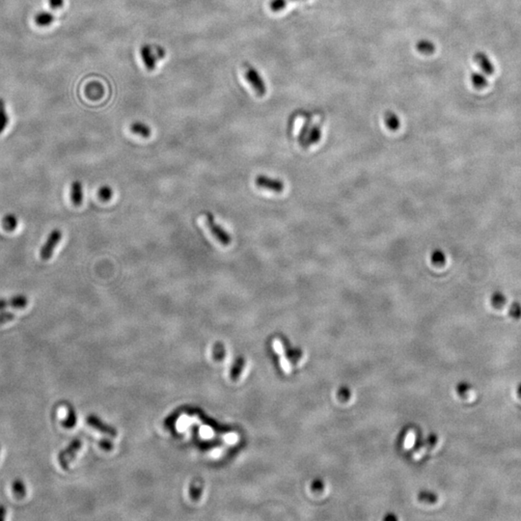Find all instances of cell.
Returning a JSON list of instances; mask_svg holds the SVG:
<instances>
[{"instance_id":"cell-18","label":"cell","mask_w":521,"mask_h":521,"mask_svg":"<svg viewBox=\"0 0 521 521\" xmlns=\"http://www.w3.org/2000/svg\"><path fill=\"white\" fill-rule=\"evenodd\" d=\"M76 424V414L74 409L71 406L68 407V413L67 417L62 421V426L65 429H71Z\"/></svg>"},{"instance_id":"cell-20","label":"cell","mask_w":521,"mask_h":521,"mask_svg":"<svg viewBox=\"0 0 521 521\" xmlns=\"http://www.w3.org/2000/svg\"><path fill=\"white\" fill-rule=\"evenodd\" d=\"M431 260L432 262L434 264V265H437V266H441L445 263L446 261V257H445V254L439 250V249H436L434 250L433 253H432V256H431Z\"/></svg>"},{"instance_id":"cell-27","label":"cell","mask_w":521,"mask_h":521,"mask_svg":"<svg viewBox=\"0 0 521 521\" xmlns=\"http://www.w3.org/2000/svg\"><path fill=\"white\" fill-rule=\"evenodd\" d=\"M310 128H311V126H310V122H307V123L303 126L302 130L300 131V134H299V142H300L301 145L304 143V141H305V139H306V137H307V135H308V132H309V130H310Z\"/></svg>"},{"instance_id":"cell-22","label":"cell","mask_w":521,"mask_h":521,"mask_svg":"<svg viewBox=\"0 0 521 521\" xmlns=\"http://www.w3.org/2000/svg\"><path fill=\"white\" fill-rule=\"evenodd\" d=\"M113 195V191H112V189L108 186H103L99 189V191H98V196L99 198L104 201V202H106V201H109Z\"/></svg>"},{"instance_id":"cell-3","label":"cell","mask_w":521,"mask_h":521,"mask_svg":"<svg viewBox=\"0 0 521 521\" xmlns=\"http://www.w3.org/2000/svg\"><path fill=\"white\" fill-rule=\"evenodd\" d=\"M205 222H206V225L208 228V230L213 235V237L222 245H229L231 243L232 239H231L230 235L220 225H218L215 222L214 217L210 212H206L205 213Z\"/></svg>"},{"instance_id":"cell-17","label":"cell","mask_w":521,"mask_h":521,"mask_svg":"<svg viewBox=\"0 0 521 521\" xmlns=\"http://www.w3.org/2000/svg\"><path fill=\"white\" fill-rule=\"evenodd\" d=\"M384 121H385V125L387 126V128L389 130H399V120L398 116L395 113H393L391 111L386 112L385 117H384Z\"/></svg>"},{"instance_id":"cell-24","label":"cell","mask_w":521,"mask_h":521,"mask_svg":"<svg viewBox=\"0 0 521 521\" xmlns=\"http://www.w3.org/2000/svg\"><path fill=\"white\" fill-rule=\"evenodd\" d=\"M290 1H295V0H272L270 3H269V7L271 9V11L273 12H279L281 10H283Z\"/></svg>"},{"instance_id":"cell-9","label":"cell","mask_w":521,"mask_h":521,"mask_svg":"<svg viewBox=\"0 0 521 521\" xmlns=\"http://www.w3.org/2000/svg\"><path fill=\"white\" fill-rule=\"evenodd\" d=\"M70 199L74 206H80V204L82 203V200H83L82 185L79 181H74L71 185Z\"/></svg>"},{"instance_id":"cell-13","label":"cell","mask_w":521,"mask_h":521,"mask_svg":"<svg viewBox=\"0 0 521 521\" xmlns=\"http://www.w3.org/2000/svg\"><path fill=\"white\" fill-rule=\"evenodd\" d=\"M17 224H18L17 217L13 213L6 214L2 219V226L8 232L15 231L17 227Z\"/></svg>"},{"instance_id":"cell-5","label":"cell","mask_w":521,"mask_h":521,"mask_svg":"<svg viewBox=\"0 0 521 521\" xmlns=\"http://www.w3.org/2000/svg\"><path fill=\"white\" fill-rule=\"evenodd\" d=\"M80 447H81V441L80 439L76 438V439H73L67 448L59 453L58 462L64 470H68L69 463L74 458V456L77 454Z\"/></svg>"},{"instance_id":"cell-19","label":"cell","mask_w":521,"mask_h":521,"mask_svg":"<svg viewBox=\"0 0 521 521\" xmlns=\"http://www.w3.org/2000/svg\"><path fill=\"white\" fill-rule=\"evenodd\" d=\"M9 125V116L5 109V103L3 99H0V133H2Z\"/></svg>"},{"instance_id":"cell-23","label":"cell","mask_w":521,"mask_h":521,"mask_svg":"<svg viewBox=\"0 0 521 521\" xmlns=\"http://www.w3.org/2000/svg\"><path fill=\"white\" fill-rule=\"evenodd\" d=\"M491 302L495 308H501L505 305L506 296L502 293H495L491 297Z\"/></svg>"},{"instance_id":"cell-11","label":"cell","mask_w":521,"mask_h":521,"mask_svg":"<svg viewBox=\"0 0 521 521\" xmlns=\"http://www.w3.org/2000/svg\"><path fill=\"white\" fill-rule=\"evenodd\" d=\"M416 50L422 54L431 55L435 52V46L429 40H421L416 44Z\"/></svg>"},{"instance_id":"cell-21","label":"cell","mask_w":521,"mask_h":521,"mask_svg":"<svg viewBox=\"0 0 521 521\" xmlns=\"http://www.w3.org/2000/svg\"><path fill=\"white\" fill-rule=\"evenodd\" d=\"M274 348H275V350L281 355V358H282V359H281V365H282V368L284 369L285 372L290 373V372H291V365H290V363L288 362V360L285 359V357H284V355H283L282 345H281L279 342H275V344H274Z\"/></svg>"},{"instance_id":"cell-26","label":"cell","mask_w":521,"mask_h":521,"mask_svg":"<svg viewBox=\"0 0 521 521\" xmlns=\"http://www.w3.org/2000/svg\"><path fill=\"white\" fill-rule=\"evenodd\" d=\"M414 442H415V434L412 432H409L406 434V437L404 439V444H403L404 449L412 448L414 445Z\"/></svg>"},{"instance_id":"cell-28","label":"cell","mask_w":521,"mask_h":521,"mask_svg":"<svg viewBox=\"0 0 521 521\" xmlns=\"http://www.w3.org/2000/svg\"><path fill=\"white\" fill-rule=\"evenodd\" d=\"M510 314L512 317L514 318H521V306L519 303H514L513 306L511 307V311H510Z\"/></svg>"},{"instance_id":"cell-7","label":"cell","mask_w":521,"mask_h":521,"mask_svg":"<svg viewBox=\"0 0 521 521\" xmlns=\"http://www.w3.org/2000/svg\"><path fill=\"white\" fill-rule=\"evenodd\" d=\"M28 304V298L26 295H14L9 299L0 298V311L4 310L8 307L14 308V309H23Z\"/></svg>"},{"instance_id":"cell-8","label":"cell","mask_w":521,"mask_h":521,"mask_svg":"<svg viewBox=\"0 0 521 521\" xmlns=\"http://www.w3.org/2000/svg\"><path fill=\"white\" fill-rule=\"evenodd\" d=\"M474 60L476 61V63H477L478 65L480 66V68L482 69V70H483L486 74L490 75V74H492V73L494 72L495 69H494V67L492 65L491 61L489 60L488 56H487L486 53H484V52H477V53L474 55Z\"/></svg>"},{"instance_id":"cell-15","label":"cell","mask_w":521,"mask_h":521,"mask_svg":"<svg viewBox=\"0 0 521 521\" xmlns=\"http://www.w3.org/2000/svg\"><path fill=\"white\" fill-rule=\"evenodd\" d=\"M471 82L473 84V86L477 89H484L485 87L487 86L488 82H487V79L486 77L485 74L481 73V72H473L472 75H471Z\"/></svg>"},{"instance_id":"cell-29","label":"cell","mask_w":521,"mask_h":521,"mask_svg":"<svg viewBox=\"0 0 521 521\" xmlns=\"http://www.w3.org/2000/svg\"><path fill=\"white\" fill-rule=\"evenodd\" d=\"M63 3H64V0H50L51 7L52 9H57V8L62 7Z\"/></svg>"},{"instance_id":"cell-1","label":"cell","mask_w":521,"mask_h":521,"mask_svg":"<svg viewBox=\"0 0 521 521\" xmlns=\"http://www.w3.org/2000/svg\"><path fill=\"white\" fill-rule=\"evenodd\" d=\"M140 53L142 61L148 70H154L156 67V62L160 59H163L165 55V52L163 49L147 45L141 48Z\"/></svg>"},{"instance_id":"cell-31","label":"cell","mask_w":521,"mask_h":521,"mask_svg":"<svg viewBox=\"0 0 521 521\" xmlns=\"http://www.w3.org/2000/svg\"><path fill=\"white\" fill-rule=\"evenodd\" d=\"M0 449H1V447H0Z\"/></svg>"},{"instance_id":"cell-6","label":"cell","mask_w":521,"mask_h":521,"mask_svg":"<svg viewBox=\"0 0 521 521\" xmlns=\"http://www.w3.org/2000/svg\"><path fill=\"white\" fill-rule=\"evenodd\" d=\"M257 187L261 188V189H265L267 191H273V192H276V193H279V192H282L283 190H284V184L281 180H277V179H272V178H269V177H266V176H263V175H260L256 178V181H255Z\"/></svg>"},{"instance_id":"cell-2","label":"cell","mask_w":521,"mask_h":521,"mask_svg":"<svg viewBox=\"0 0 521 521\" xmlns=\"http://www.w3.org/2000/svg\"><path fill=\"white\" fill-rule=\"evenodd\" d=\"M244 77L246 81L252 86L253 90L260 97H262L266 93V86L259 73V71L252 66L245 64L244 65Z\"/></svg>"},{"instance_id":"cell-10","label":"cell","mask_w":521,"mask_h":521,"mask_svg":"<svg viewBox=\"0 0 521 521\" xmlns=\"http://www.w3.org/2000/svg\"><path fill=\"white\" fill-rule=\"evenodd\" d=\"M321 137H322L321 128L319 126H313V127L310 128L308 135H307L304 143L302 144V146L303 147H308V146H311L313 144H316L317 142L320 141Z\"/></svg>"},{"instance_id":"cell-16","label":"cell","mask_w":521,"mask_h":521,"mask_svg":"<svg viewBox=\"0 0 521 521\" xmlns=\"http://www.w3.org/2000/svg\"><path fill=\"white\" fill-rule=\"evenodd\" d=\"M53 20H54V17L52 16V14L48 13V12H42V13L38 14L36 16V17H35V22L39 26H48Z\"/></svg>"},{"instance_id":"cell-30","label":"cell","mask_w":521,"mask_h":521,"mask_svg":"<svg viewBox=\"0 0 521 521\" xmlns=\"http://www.w3.org/2000/svg\"><path fill=\"white\" fill-rule=\"evenodd\" d=\"M6 508L3 505H0V521H4L6 517Z\"/></svg>"},{"instance_id":"cell-25","label":"cell","mask_w":521,"mask_h":521,"mask_svg":"<svg viewBox=\"0 0 521 521\" xmlns=\"http://www.w3.org/2000/svg\"><path fill=\"white\" fill-rule=\"evenodd\" d=\"M15 319V315L14 313H11V312H7V311H3V312H0V326L8 323V322H11Z\"/></svg>"},{"instance_id":"cell-12","label":"cell","mask_w":521,"mask_h":521,"mask_svg":"<svg viewBox=\"0 0 521 521\" xmlns=\"http://www.w3.org/2000/svg\"><path fill=\"white\" fill-rule=\"evenodd\" d=\"M130 130L131 132L138 134L144 138H148L151 136V129L148 125L141 123V122H134L130 126Z\"/></svg>"},{"instance_id":"cell-4","label":"cell","mask_w":521,"mask_h":521,"mask_svg":"<svg viewBox=\"0 0 521 521\" xmlns=\"http://www.w3.org/2000/svg\"><path fill=\"white\" fill-rule=\"evenodd\" d=\"M61 239H62V232L59 229L53 230L49 235V238L46 241V243L43 245V247L41 249V252H40V256H41L42 260H48L51 259V257L52 256V254L54 252V249L58 245V243L61 241Z\"/></svg>"},{"instance_id":"cell-14","label":"cell","mask_w":521,"mask_h":521,"mask_svg":"<svg viewBox=\"0 0 521 521\" xmlns=\"http://www.w3.org/2000/svg\"><path fill=\"white\" fill-rule=\"evenodd\" d=\"M12 491L16 498L22 499L26 495V486L20 479H16L12 484Z\"/></svg>"}]
</instances>
